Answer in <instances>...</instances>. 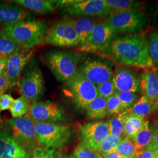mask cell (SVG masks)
Instances as JSON below:
<instances>
[{
	"label": "cell",
	"instance_id": "d6986e66",
	"mask_svg": "<svg viewBox=\"0 0 158 158\" xmlns=\"http://www.w3.org/2000/svg\"><path fill=\"white\" fill-rule=\"evenodd\" d=\"M139 91L154 104L158 99V73L156 69L144 70L139 79Z\"/></svg>",
	"mask_w": 158,
	"mask_h": 158
},
{
	"label": "cell",
	"instance_id": "603a6c76",
	"mask_svg": "<svg viewBox=\"0 0 158 158\" xmlns=\"http://www.w3.org/2000/svg\"><path fill=\"white\" fill-rule=\"evenodd\" d=\"M87 117L91 119H101L108 115L107 99L98 96L91 102L87 108Z\"/></svg>",
	"mask_w": 158,
	"mask_h": 158
},
{
	"label": "cell",
	"instance_id": "7a4b0ae2",
	"mask_svg": "<svg viewBox=\"0 0 158 158\" xmlns=\"http://www.w3.org/2000/svg\"><path fill=\"white\" fill-rule=\"evenodd\" d=\"M48 30L44 21H23L6 27L0 34L13 40L23 48L31 49L44 42Z\"/></svg>",
	"mask_w": 158,
	"mask_h": 158
},
{
	"label": "cell",
	"instance_id": "30bf717a",
	"mask_svg": "<svg viewBox=\"0 0 158 158\" xmlns=\"http://www.w3.org/2000/svg\"><path fill=\"white\" fill-rule=\"evenodd\" d=\"M112 62L102 58H87L78 66V71L95 85L112 80L114 71Z\"/></svg>",
	"mask_w": 158,
	"mask_h": 158
},
{
	"label": "cell",
	"instance_id": "3957f363",
	"mask_svg": "<svg viewBox=\"0 0 158 158\" xmlns=\"http://www.w3.org/2000/svg\"><path fill=\"white\" fill-rule=\"evenodd\" d=\"M64 92L79 110H85L98 94L96 85L77 70L72 77L65 81Z\"/></svg>",
	"mask_w": 158,
	"mask_h": 158
},
{
	"label": "cell",
	"instance_id": "7402d4cb",
	"mask_svg": "<svg viewBox=\"0 0 158 158\" xmlns=\"http://www.w3.org/2000/svg\"><path fill=\"white\" fill-rule=\"evenodd\" d=\"M152 135V128L148 120L144 119L141 128L133 138L136 152L144 151L151 141Z\"/></svg>",
	"mask_w": 158,
	"mask_h": 158
},
{
	"label": "cell",
	"instance_id": "b9f144b4",
	"mask_svg": "<svg viewBox=\"0 0 158 158\" xmlns=\"http://www.w3.org/2000/svg\"><path fill=\"white\" fill-rule=\"evenodd\" d=\"M158 155V150H145L140 154L139 158H155Z\"/></svg>",
	"mask_w": 158,
	"mask_h": 158
},
{
	"label": "cell",
	"instance_id": "8fae6325",
	"mask_svg": "<svg viewBox=\"0 0 158 158\" xmlns=\"http://www.w3.org/2000/svg\"><path fill=\"white\" fill-rule=\"evenodd\" d=\"M44 42L58 47H74L79 46V38L69 19L55 23L44 39Z\"/></svg>",
	"mask_w": 158,
	"mask_h": 158
},
{
	"label": "cell",
	"instance_id": "5b68a950",
	"mask_svg": "<svg viewBox=\"0 0 158 158\" xmlns=\"http://www.w3.org/2000/svg\"><path fill=\"white\" fill-rule=\"evenodd\" d=\"M40 147L61 148L72 135V130L68 125L34 121Z\"/></svg>",
	"mask_w": 158,
	"mask_h": 158
},
{
	"label": "cell",
	"instance_id": "ab89813d",
	"mask_svg": "<svg viewBox=\"0 0 158 158\" xmlns=\"http://www.w3.org/2000/svg\"><path fill=\"white\" fill-rule=\"evenodd\" d=\"M9 87H10L9 79L6 72H5L4 73L0 75V95L4 94Z\"/></svg>",
	"mask_w": 158,
	"mask_h": 158
},
{
	"label": "cell",
	"instance_id": "bcb514c9",
	"mask_svg": "<svg viewBox=\"0 0 158 158\" xmlns=\"http://www.w3.org/2000/svg\"><path fill=\"white\" fill-rule=\"evenodd\" d=\"M142 152H136L135 155H134L133 156H132L131 158H139V155H140V154H141Z\"/></svg>",
	"mask_w": 158,
	"mask_h": 158
},
{
	"label": "cell",
	"instance_id": "83f0119b",
	"mask_svg": "<svg viewBox=\"0 0 158 158\" xmlns=\"http://www.w3.org/2000/svg\"><path fill=\"white\" fill-rule=\"evenodd\" d=\"M29 102L23 96L14 100L10 108V112L14 118L22 117L26 114L28 113L30 110Z\"/></svg>",
	"mask_w": 158,
	"mask_h": 158
},
{
	"label": "cell",
	"instance_id": "f6af8a7d",
	"mask_svg": "<svg viewBox=\"0 0 158 158\" xmlns=\"http://www.w3.org/2000/svg\"><path fill=\"white\" fill-rule=\"evenodd\" d=\"M154 111H158V99L153 104Z\"/></svg>",
	"mask_w": 158,
	"mask_h": 158
},
{
	"label": "cell",
	"instance_id": "44dd1931",
	"mask_svg": "<svg viewBox=\"0 0 158 158\" xmlns=\"http://www.w3.org/2000/svg\"><path fill=\"white\" fill-rule=\"evenodd\" d=\"M12 2L31 11L40 14H46L54 11L53 4H56V1L15 0Z\"/></svg>",
	"mask_w": 158,
	"mask_h": 158
},
{
	"label": "cell",
	"instance_id": "d4e9b609",
	"mask_svg": "<svg viewBox=\"0 0 158 158\" xmlns=\"http://www.w3.org/2000/svg\"><path fill=\"white\" fill-rule=\"evenodd\" d=\"M125 111L131 115L144 118L154 111L153 103L145 96H142L131 107Z\"/></svg>",
	"mask_w": 158,
	"mask_h": 158
},
{
	"label": "cell",
	"instance_id": "ac0fdd59",
	"mask_svg": "<svg viewBox=\"0 0 158 158\" xmlns=\"http://www.w3.org/2000/svg\"><path fill=\"white\" fill-rule=\"evenodd\" d=\"M29 153L19 145L0 126V158H29Z\"/></svg>",
	"mask_w": 158,
	"mask_h": 158
},
{
	"label": "cell",
	"instance_id": "ba28073f",
	"mask_svg": "<svg viewBox=\"0 0 158 158\" xmlns=\"http://www.w3.org/2000/svg\"><path fill=\"white\" fill-rule=\"evenodd\" d=\"M116 32L106 23L97 24L85 44L77 49V53H105L112 42Z\"/></svg>",
	"mask_w": 158,
	"mask_h": 158
},
{
	"label": "cell",
	"instance_id": "4fadbf2b",
	"mask_svg": "<svg viewBox=\"0 0 158 158\" xmlns=\"http://www.w3.org/2000/svg\"><path fill=\"white\" fill-rule=\"evenodd\" d=\"M109 134L108 122L94 121L85 123L79 127V145L97 151L100 144Z\"/></svg>",
	"mask_w": 158,
	"mask_h": 158
},
{
	"label": "cell",
	"instance_id": "ee69618b",
	"mask_svg": "<svg viewBox=\"0 0 158 158\" xmlns=\"http://www.w3.org/2000/svg\"><path fill=\"white\" fill-rule=\"evenodd\" d=\"M103 158H124L121 157L120 155H119L116 152H114L109 153L108 155H106V156H103Z\"/></svg>",
	"mask_w": 158,
	"mask_h": 158
},
{
	"label": "cell",
	"instance_id": "e575fe53",
	"mask_svg": "<svg viewBox=\"0 0 158 158\" xmlns=\"http://www.w3.org/2000/svg\"><path fill=\"white\" fill-rule=\"evenodd\" d=\"M107 111L108 115L114 117L124 111L116 94L107 99Z\"/></svg>",
	"mask_w": 158,
	"mask_h": 158
},
{
	"label": "cell",
	"instance_id": "7c38bea8",
	"mask_svg": "<svg viewBox=\"0 0 158 158\" xmlns=\"http://www.w3.org/2000/svg\"><path fill=\"white\" fill-rule=\"evenodd\" d=\"M28 117L35 122L49 123H64L67 119L62 108L50 101L32 102Z\"/></svg>",
	"mask_w": 158,
	"mask_h": 158
},
{
	"label": "cell",
	"instance_id": "ffe728a7",
	"mask_svg": "<svg viewBox=\"0 0 158 158\" xmlns=\"http://www.w3.org/2000/svg\"><path fill=\"white\" fill-rule=\"evenodd\" d=\"M69 20L78 36L79 47L85 44L91 31L97 24V22L95 19L87 17H81L76 19H69Z\"/></svg>",
	"mask_w": 158,
	"mask_h": 158
},
{
	"label": "cell",
	"instance_id": "d6a6232c",
	"mask_svg": "<svg viewBox=\"0 0 158 158\" xmlns=\"http://www.w3.org/2000/svg\"><path fill=\"white\" fill-rule=\"evenodd\" d=\"M29 158H62V156L55 149L38 147L29 153Z\"/></svg>",
	"mask_w": 158,
	"mask_h": 158
},
{
	"label": "cell",
	"instance_id": "7bdbcfd3",
	"mask_svg": "<svg viewBox=\"0 0 158 158\" xmlns=\"http://www.w3.org/2000/svg\"><path fill=\"white\" fill-rule=\"evenodd\" d=\"M8 59H0V75L6 72Z\"/></svg>",
	"mask_w": 158,
	"mask_h": 158
},
{
	"label": "cell",
	"instance_id": "1f68e13d",
	"mask_svg": "<svg viewBox=\"0 0 158 158\" xmlns=\"http://www.w3.org/2000/svg\"><path fill=\"white\" fill-rule=\"evenodd\" d=\"M115 152L124 158H131L135 153V147L132 139L125 137L119 142Z\"/></svg>",
	"mask_w": 158,
	"mask_h": 158
},
{
	"label": "cell",
	"instance_id": "277c9868",
	"mask_svg": "<svg viewBox=\"0 0 158 158\" xmlns=\"http://www.w3.org/2000/svg\"><path fill=\"white\" fill-rule=\"evenodd\" d=\"M81 57L76 52L53 51L46 55L45 62L56 79L65 82L77 73Z\"/></svg>",
	"mask_w": 158,
	"mask_h": 158
},
{
	"label": "cell",
	"instance_id": "484cf974",
	"mask_svg": "<svg viewBox=\"0 0 158 158\" xmlns=\"http://www.w3.org/2000/svg\"><path fill=\"white\" fill-rule=\"evenodd\" d=\"M21 48L15 41L0 34V59H8Z\"/></svg>",
	"mask_w": 158,
	"mask_h": 158
},
{
	"label": "cell",
	"instance_id": "c3c4849f",
	"mask_svg": "<svg viewBox=\"0 0 158 158\" xmlns=\"http://www.w3.org/2000/svg\"><path fill=\"white\" fill-rule=\"evenodd\" d=\"M156 14L158 15V5H157V6H156Z\"/></svg>",
	"mask_w": 158,
	"mask_h": 158
},
{
	"label": "cell",
	"instance_id": "d590c367",
	"mask_svg": "<svg viewBox=\"0 0 158 158\" xmlns=\"http://www.w3.org/2000/svg\"><path fill=\"white\" fill-rule=\"evenodd\" d=\"M73 156L75 158H103L100 153L80 145L76 147Z\"/></svg>",
	"mask_w": 158,
	"mask_h": 158
},
{
	"label": "cell",
	"instance_id": "9a60e30c",
	"mask_svg": "<svg viewBox=\"0 0 158 158\" xmlns=\"http://www.w3.org/2000/svg\"><path fill=\"white\" fill-rule=\"evenodd\" d=\"M34 49L21 48L8 59L6 73L10 87L18 85L23 70L34 55Z\"/></svg>",
	"mask_w": 158,
	"mask_h": 158
},
{
	"label": "cell",
	"instance_id": "681fc988",
	"mask_svg": "<svg viewBox=\"0 0 158 158\" xmlns=\"http://www.w3.org/2000/svg\"><path fill=\"white\" fill-rule=\"evenodd\" d=\"M155 158H158V155L156 156V157H155Z\"/></svg>",
	"mask_w": 158,
	"mask_h": 158
},
{
	"label": "cell",
	"instance_id": "8d00e7d4",
	"mask_svg": "<svg viewBox=\"0 0 158 158\" xmlns=\"http://www.w3.org/2000/svg\"><path fill=\"white\" fill-rule=\"evenodd\" d=\"M98 96L106 99L115 94L117 92L112 80H108L100 85H96Z\"/></svg>",
	"mask_w": 158,
	"mask_h": 158
},
{
	"label": "cell",
	"instance_id": "4316f807",
	"mask_svg": "<svg viewBox=\"0 0 158 158\" xmlns=\"http://www.w3.org/2000/svg\"><path fill=\"white\" fill-rule=\"evenodd\" d=\"M112 11H121L128 10L139 9L142 3L134 0H105Z\"/></svg>",
	"mask_w": 158,
	"mask_h": 158
},
{
	"label": "cell",
	"instance_id": "60d3db41",
	"mask_svg": "<svg viewBox=\"0 0 158 158\" xmlns=\"http://www.w3.org/2000/svg\"><path fill=\"white\" fill-rule=\"evenodd\" d=\"M79 0H62L56 1V8H67L71 6H73L78 2Z\"/></svg>",
	"mask_w": 158,
	"mask_h": 158
},
{
	"label": "cell",
	"instance_id": "74e56055",
	"mask_svg": "<svg viewBox=\"0 0 158 158\" xmlns=\"http://www.w3.org/2000/svg\"><path fill=\"white\" fill-rule=\"evenodd\" d=\"M15 99L10 94L0 95V111L10 109Z\"/></svg>",
	"mask_w": 158,
	"mask_h": 158
},
{
	"label": "cell",
	"instance_id": "2e32d148",
	"mask_svg": "<svg viewBox=\"0 0 158 158\" xmlns=\"http://www.w3.org/2000/svg\"><path fill=\"white\" fill-rule=\"evenodd\" d=\"M139 79L135 72L124 66L115 69L112 81L117 91L136 93L139 91Z\"/></svg>",
	"mask_w": 158,
	"mask_h": 158
},
{
	"label": "cell",
	"instance_id": "f35d334b",
	"mask_svg": "<svg viewBox=\"0 0 158 158\" xmlns=\"http://www.w3.org/2000/svg\"><path fill=\"white\" fill-rule=\"evenodd\" d=\"M152 128V127H151ZM152 135L151 141L145 150H158V122L152 128Z\"/></svg>",
	"mask_w": 158,
	"mask_h": 158
},
{
	"label": "cell",
	"instance_id": "8992f818",
	"mask_svg": "<svg viewBox=\"0 0 158 158\" xmlns=\"http://www.w3.org/2000/svg\"><path fill=\"white\" fill-rule=\"evenodd\" d=\"M6 126L12 138L27 152L40 147L34 121L28 116L11 119Z\"/></svg>",
	"mask_w": 158,
	"mask_h": 158
},
{
	"label": "cell",
	"instance_id": "5bb4252c",
	"mask_svg": "<svg viewBox=\"0 0 158 158\" xmlns=\"http://www.w3.org/2000/svg\"><path fill=\"white\" fill-rule=\"evenodd\" d=\"M64 12L75 17H107L113 12L105 0H79Z\"/></svg>",
	"mask_w": 158,
	"mask_h": 158
},
{
	"label": "cell",
	"instance_id": "7dc6e473",
	"mask_svg": "<svg viewBox=\"0 0 158 158\" xmlns=\"http://www.w3.org/2000/svg\"><path fill=\"white\" fill-rule=\"evenodd\" d=\"M62 158H75V157L73 155H70V156H67V155H65V156H62Z\"/></svg>",
	"mask_w": 158,
	"mask_h": 158
},
{
	"label": "cell",
	"instance_id": "6da1fadb",
	"mask_svg": "<svg viewBox=\"0 0 158 158\" xmlns=\"http://www.w3.org/2000/svg\"><path fill=\"white\" fill-rule=\"evenodd\" d=\"M106 52L125 66L144 70L156 69L149 56L145 36L141 33L130 34L114 39Z\"/></svg>",
	"mask_w": 158,
	"mask_h": 158
},
{
	"label": "cell",
	"instance_id": "4dcf8cb0",
	"mask_svg": "<svg viewBox=\"0 0 158 158\" xmlns=\"http://www.w3.org/2000/svg\"><path fill=\"white\" fill-rule=\"evenodd\" d=\"M146 41L149 56L155 67L158 68V31L149 34Z\"/></svg>",
	"mask_w": 158,
	"mask_h": 158
},
{
	"label": "cell",
	"instance_id": "f1b7e54d",
	"mask_svg": "<svg viewBox=\"0 0 158 158\" xmlns=\"http://www.w3.org/2000/svg\"><path fill=\"white\" fill-rule=\"evenodd\" d=\"M123 139L109 134L100 144L97 152L100 153L102 156L115 152L117 147Z\"/></svg>",
	"mask_w": 158,
	"mask_h": 158
},
{
	"label": "cell",
	"instance_id": "e0dca14e",
	"mask_svg": "<svg viewBox=\"0 0 158 158\" xmlns=\"http://www.w3.org/2000/svg\"><path fill=\"white\" fill-rule=\"evenodd\" d=\"M33 14L14 3H0V24L9 26L23 21H31Z\"/></svg>",
	"mask_w": 158,
	"mask_h": 158
},
{
	"label": "cell",
	"instance_id": "9c48e42d",
	"mask_svg": "<svg viewBox=\"0 0 158 158\" xmlns=\"http://www.w3.org/2000/svg\"><path fill=\"white\" fill-rule=\"evenodd\" d=\"M19 91L29 102H36L42 98L45 81L41 70L38 66H29L21 76L18 85Z\"/></svg>",
	"mask_w": 158,
	"mask_h": 158
},
{
	"label": "cell",
	"instance_id": "52a82bcc",
	"mask_svg": "<svg viewBox=\"0 0 158 158\" xmlns=\"http://www.w3.org/2000/svg\"><path fill=\"white\" fill-rule=\"evenodd\" d=\"M104 23L113 28L116 33H134L144 28L147 17L139 9L115 11L106 17Z\"/></svg>",
	"mask_w": 158,
	"mask_h": 158
},
{
	"label": "cell",
	"instance_id": "f546056e",
	"mask_svg": "<svg viewBox=\"0 0 158 158\" xmlns=\"http://www.w3.org/2000/svg\"><path fill=\"white\" fill-rule=\"evenodd\" d=\"M110 135L121 139L125 138L124 132V123L123 113L113 117L108 121Z\"/></svg>",
	"mask_w": 158,
	"mask_h": 158
},
{
	"label": "cell",
	"instance_id": "836d02e7",
	"mask_svg": "<svg viewBox=\"0 0 158 158\" xmlns=\"http://www.w3.org/2000/svg\"><path fill=\"white\" fill-rule=\"evenodd\" d=\"M115 94L118 97L124 111L131 107L137 102L138 96L134 93L117 91Z\"/></svg>",
	"mask_w": 158,
	"mask_h": 158
},
{
	"label": "cell",
	"instance_id": "cb8c5ba5",
	"mask_svg": "<svg viewBox=\"0 0 158 158\" xmlns=\"http://www.w3.org/2000/svg\"><path fill=\"white\" fill-rule=\"evenodd\" d=\"M123 115L125 136L133 139L141 129L145 119L129 114L125 111L123 112Z\"/></svg>",
	"mask_w": 158,
	"mask_h": 158
}]
</instances>
